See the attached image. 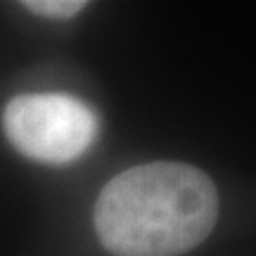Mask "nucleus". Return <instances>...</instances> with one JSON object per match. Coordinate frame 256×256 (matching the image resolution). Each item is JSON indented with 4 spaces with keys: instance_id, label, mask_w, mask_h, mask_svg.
I'll return each mask as SVG.
<instances>
[{
    "instance_id": "nucleus-1",
    "label": "nucleus",
    "mask_w": 256,
    "mask_h": 256,
    "mask_svg": "<svg viewBox=\"0 0 256 256\" xmlns=\"http://www.w3.org/2000/svg\"><path fill=\"white\" fill-rule=\"evenodd\" d=\"M218 192L209 176L180 162L133 166L102 188L95 232L114 256H180L209 238Z\"/></svg>"
},
{
    "instance_id": "nucleus-2",
    "label": "nucleus",
    "mask_w": 256,
    "mask_h": 256,
    "mask_svg": "<svg viewBox=\"0 0 256 256\" xmlns=\"http://www.w3.org/2000/svg\"><path fill=\"white\" fill-rule=\"evenodd\" d=\"M8 140L28 159L43 164H69L98 138V114L64 92L19 95L2 112Z\"/></svg>"
},
{
    "instance_id": "nucleus-3",
    "label": "nucleus",
    "mask_w": 256,
    "mask_h": 256,
    "mask_svg": "<svg viewBox=\"0 0 256 256\" xmlns=\"http://www.w3.org/2000/svg\"><path fill=\"white\" fill-rule=\"evenodd\" d=\"M24 8L40 14V17L72 19L86 8V2H81V0H34V2H24Z\"/></svg>"
}]
</instances>
